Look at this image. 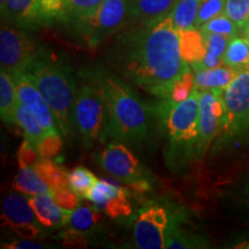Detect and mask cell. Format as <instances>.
Segmentation results:
<instances>
[{
  "instance_id": "1",
  "label": "cell",
  "mask_w": 249,
  "mask_h": 249,
  "mask_svg": "<svg viewBox=\"0 0 249 249\" xmlns=\"http://www.w3.org/2000/svg\"><path fill=\"white\" fill-rule=\"evenodd\" d=\"M110 62L127 81L161 99H169L174 81L191 71L180 53L172 13L132 31L114 50Z\"/></svg>"
},
{
  "instance_id": "2",
  "label": "cell",
  "mask_w": 249,
  "mask_h": 249,
  "mask_svg": "<svg viewBox=\"0 0 249 249\" xmlns=\"http://www.w3.org/2000/svg\"><path fill=\"white\" fill-rule=\"evenodd\" d=\"M85 76L101 90L107 103V140L133 147L143 144L150 133V118L134 90L104 67L87 70Z\"/></svg>"
},
{
  "instance_id": "3",
  "label": "cell",
  "mask_w": 249,
  "mask_h": 249,
  "mask_svg": "<svg viewBox=\"0 0 249 249\" xmlns=\"http://www.w3.org/2000/svg\"><path fill=\"white\" fill-rule=\"evenodd\" d=\"M31 82L53 112L59 132L68 136L74 130V104L77 93L71 70L42 52L26 71Z\"/></svg>"
},
{
  "instance_id": "4",
  "label": "cell",
  "mask_w": 249,
  "mask_h": 249,
  "mask_svg": "<svg viewBox=\"0 0 249 249\" xmlns=\"http://www.w3.org/2000/svg\"><path fill=\"white\" fill-rule=\"evenodd\" d=\"M200 90L194 88L186 101L174 103L163 99L158 104L155 114L157 116L161 128L169 138L171 160L177 157H197L196 145L198 140V119H200Z\"/></svg>"
},
{
  "instance_id": "5",
  "label": "cell",
  "mask_w": 249,
  "mask_h": 249,
  "mask_svg": "<svg viewBox=\"0 0 249 249\" xmlns=\"http://www.w3.org/2000/svg\"><path fill=\"white\" fill-rule=\"evenodd\" d=\"M107 107L101 90L91 82L77 89L74 104V129L79 133L86 148L107 141Z\"/></svg>"
},
{
  "instance_id": "6",
  "label": "cell",
  "mask_w": 249,
  "mask_h": 249,
  "mask_svg": "<svg viewBox=\"0 0 249 249\" xmlns=\"http://www.w3.org/2000/svg\"><path fill=\"white\" fill-rule=\"evenodd\" d=\"M35 40L23 28L1 21L0 29V64L1 71L13 79L26 73L38 57Z\"/></svg>"
},
{
  "instance_id": "7",
  "label": "cell",
  "mask_w": 249,
  "mask_h": 249,
  "mask_svg": "<svg viewBox=\"0 0 249 249\" xmlns=\"http://www.w3.org/2000/svg\"><path fill=\"white\" fill-rule=\"evenodd\" d=\"M225 107L226 138L247 134L249 127V67L239 71L222 95Z\"/></svg>"
},
{
  "instance_id": "8",
  "label": "cell",
  "mask_w": 249,
  "mask_h": 249,
  "mask_svg": "<svg viewBox=\"0 0 249 249\" xmlns=\"http://www.w3.org/2000/svg\"><path fill=\"white\" fill-rule=\"evenodd\" d=\"M127 20L128 0H105L95 14L77 23L89 44L96 46L119 30Z\"/></svg>"
},
{
  "instance_id": "9",
  "label": "cell",
  "mask_w": 249,
  "mask_h": 249,
  "mask_svg": "<svg viewBox=\"0 0 249 249\" xmlns=\"http://www.w3.org/2000/svg\"><path fill=\"white\" fill-rule=\"evenodd\" d=\"M224 90H202L200 91V119L196 156L201 157L219 134L225 124V107L223 103Z\"/></svg>"
},
{
  "instance_id": "10",
  "label": "cell",
  "mask_w": 249,
  "mask_h": 249,
  "mask_svg": "<svg viewBox=\"0 0 249 249\" xmlns=\"http://www.w3.org/2000/svg\"><path fill=\"white\" fill-rule=\"evenodd\" d=\"M170 216L165 208L158 204L143 208L136 217L133 229V240L136 248H166V232Z\"/></svg>"
},
{
  "instance_id": "11",
  "label": "cell",
  "mask_w": 249,
  "mask_h": 249,
  "mask_svg": "<svg viewBox=\"0 0 249 249\" xmlns=\"http://www.w3.org/2000/svg\"><path fill=\"white\" fill-rule=\"evenodd\" d=\"M96 161L103 170L127 185L147 179L138 158L126 144L112 141L99 152Z\"/></svg>"
},
{
  "instance_id": "12",
  "label": "cell",
  "mask_w": 249,
  "mask_h": 249,
  "mask_svg": "<svg viewBox=\"0 0 249 249\" xmlns=\"http://www.w3.org/2000/svg\"><path fill=\"white\" fill-rule=\"evenodd\" d=\"M2 226L12 230L15 234L26 239L37 238L42 230L29 198L20 193H9L2 203Z\"/></svg>"
},
{
  "instance_id": "13",
  "label": "cell",
  "mask_w": 249,
  "mask_h": 249,
  "mask_svg": "<svg viewBox=\"0 0 249 249\" xmlns=\"http://www.w3.org/2000/svg\"><path fill=\"white\" fill-rule=\"evenodd\" d=\"M13 80L17 86L18 104L24 105L33 112L46 134L58 132L59 129L53 112L27 74H21Z\"/></svg>"
},
{
  "instance_id": "14",
  "label": "cell",
  "mask_w": 249,
  "mask_h": 249,
  "mask_svg": "<svg viewBox=\"0 0 249 249\" xmlns=\"http://www.w3.org/2000/svg\"><path fill=\"white\" fill-rule=\"evenodd\" d=\"M179 0H128V20L147 26L166 18Z\"/></svg>"
},
{
  "instance_id": "15",
  "label": "cell",
  "mask_w": 249,
  "mask_h": 249,
  "mask_svg": "<svg viewBox=\"0 0 249 249\" xmlns=\"http://www.w3.org/2000/svg\"><path fill=\"white\" fill-rule=\"evenodd\" d=\"M29 202L42 226L55 229L71 223L73 211L59 207L52 197L51 193L29 196Z\"/></svg>"
},
{
  "instance_id": "16",
  "label": "cell",
  "mask_w": 249,
  "mask_h": 249,
  "mask_svg": "<svg viewBox=\"0 0 249 249\" xmlns=\"http://www.w3.org/2000/svg\"><path fill=\"white\" fill-rule=\"evenodd\" d=\"M1 9V21L20 28H33L42 22L37 0H5Z\"/></svg>"
},
{
  "instance_id": "17",
  "label": "cell",
  "mask_w": 249,
  "mask_h": 249,
  "mask_svg": "<svg viewBox=\"0 0 249 249\" xmlns=\"http://www.w3.org/2000/svg\"><path fill=\"white\" fill-rule=\"evenodd\" d=\"M238 71L227 66L205 68L194 71L195 88L197 90H225Z\"/></svg>"
},
{
  "instance_id": "18",
  "label": "cell",
  "mask_w": 249,
  "mask_h": 249,
  "mask_svg": "<svg viewBox=\"0 0 249 249\" xmlns=\"http://www.w3.org/2000/svg\"><path fill=\"white\" fill-rule=\"evenodd\" d=\"M179 45L180 53L185 61L188 64L201 61L207 53L204 35L200 28H191V29L180 30Z\"/></svg>"
},
{
  "instance_id": "19",
  "label": "cell",
  "mask_w": 249,
  "mask_h": 249,
  "mask_svg": "<svg viewBox=\"0 0 249 249\" xmlns=\"http://www.w3.org/2000/svg\"><path fill=\"white\" fill-rule=\"evenodd\" d=\"M202 33L204 35L205 45H207V53L201 61L191 65L194 71L222 66L224 54H225L227 45L231 39L226 36L219 35V34L204 33V31Z\"/></svg>"
},
{
  "instance_id": "20",
  "label": "cell",
  "mask_w": 249,
  "mask_h": 249,
  "mask_svg": "<svg viewBox=\"0 0 249 249\" xmlns=\"http://www.w3.org/2000/svg\"><path fill=\"white\" fill-rule=\"evenodd\" d=\"M18 105L17 86L7 71L0 73V114L2 123L17 124V108Z\"/></svg>"
},
{
  "instance_id": "21",
  "label": "cell",
  "mask_w": 249,
  "mask_h": 249,
  "mask_svg": "<svg viewBox=\"0 0 249 249\" xmlns=\"http://www.w3.org/2000/svg\"><path fill=\"white\" fill-rule=\"evenodd\" d=\"M208 241L202 236L187 232L180 229L176 220L171 222L166 232V248L187 249V248H207Z\"/></svg>"
},
{
  "instance_id": "22",
  "label": "cell",
  "mask_w": 249,
  "mask_h": 249,
  "mask_svg": "<svg viewBox=\"0 0 249 249\" xmlns=\"http://www.w3.org/2000/svg\"><path fill=\"white\" fill-rule=\"evenodd\" d=\"M14 188L17 192L28 196H35L52 193L48 183L38 176L34 167L20 169L14 180Z\"/></svg>"
},
{
  "instance_id": "23",
  "label": "cell",
  "mask_w": 249,
  "mask_h": 249,
  "mask_svg": "<svg viewBox=\"0 0 249 249\" xmlns=\"http://www.w3.org/2000/svg\"><path fill=\"white\" fill-rule=\"evenodd\" d=\"M223 65L236 71L249 67V42L246 37L235 36L230 39Z\"/></svg>"
},
{
  "instance_id": "24",
  "label": "cell",
  "mask_w": 249,
  "mask_h": 249,
  "mask_svg": "<svg viewBox=\"0 0 249 249\" xmlns=\"http://www.w3.org/2000/svg\"><path fill=\"white\" fill-rule=\"evenodd\" d=\"M34 169L52 191L60 187H68V173L66 170L52 160L40 158Z\"/></svg>"
},
{
  "instance_id": "25",
  "label": "cell",
  "mask_w": 249,
  "mask_h": 249,
  "mask_svg": "<svg viewBox=\"0 0 249 249\" xmlns=\"http://www.w3.org/2000/svg\"><path fill=\"white\" fill-rule=\"evenodd\" d=\"M202 1L203 0H179L172 12L173 23L177 30L196 27V18Z\"/></svg>"
},
{
  "instance_id": "26",
  "label": "cell",
  "mask_w": 249,
  "mask_h": 249,
  "mask_svg": "<svg viewBox=\"0 0 249 249\" xmlns=\"http://www.w3.org/2000/svg\"><path fill=\"white\" fill-rule=\"evenodd\" d=\"M17 126L22 129L24 138L30 140L36 145L46 135L44 128L33 112L22 104H18L17 108Z\"/></svg>"
},
{
  "instance_id": "27",
  "label": "cell",
  "mask_w": 249,
  "mask_h": 249,
  "mask_svg": "<svg viewBox=\"0 0 249 249\" xmlns=\"http://www.w3.org/2000/svg\"><path fill=\"white\" fill-rule=\"evenodd\" d=\"M124 189H126L124 187L116 181H112V180H97L92 188L90 189L88 195H87V200L91 202L97 209L103 210V207L110 198L119 195Z\"/></svg>"
},
{
  "instance_id": "28",
  "label": "cell",
  "mask_w": 249,
  "mask_h": 249,
  "mask_svg": "<svg viewBox=\"0 0 249 249\" xmlns=\"http://www.w3.org/2000/svg\"><path fill=\"white\" fill-rule=\"evenodd\" d=\"M97 180L91 171L83 166H76L68 172V187L80 198H87V195Z\"/></svg>"
},
{
  "instance_id": "29",
  "label": "cell",
  "mask_w": 249,
  "mask_h": 249,
  "mask_svg": "<svg viewBox=\"0 0 249 249\" xmlns=\"http://www.w3.org/2000/svg\"><path fill=\"white\" fill-rule=\"evenodd\" d=\"M99 209L93 205H85V207H79L73 211L71 218V225L75 229L83 232L93 231L98 226L101 222V213Z\"/></svg>"
},
{
  "instance_id": "30",
  "label": "cell",
  "mask_w": 249,
  "mask_h": 249,
  "mask_svg": "<svg viewBox=\"0 0 249 249\" xmlns=\"http://www.w3.org/2000/svg\"><path fill=\"white\" fill-rule=\"evenodd\" d=\"M105 0H67V17L74 21L86 20L98 11Z\"/></svg>"
},
{
  "instance_id": "31",
  "label": "cell",
  "mask_w": 249,
  "mask_h": 249,
  "mask_svg": "<svg viewBox=\"0 0 249 249\" xmlns=\"http://www.w3.org/2000/svg\"><path fill=\"white\" fill-rule=\"evenodd\" d=\"M200 29L204 33L219 34V35L226 36L229 38H233V37L238 36L240 27L234 21H232L226 14H222L202 24Z\"/></svg>"
},
{
  "instance_id": "32",
  "label": "cell",
  "mask_w": 249,
  "mask_h": 249,
  "mask_svg": "<svg viewBox=\"0 0 249 249\" xmlns=\"http://www.w3.org/2000/svg\"><path fill=\"white\" fill-rule=\"evenodd\" d=\"M103 211L110 218L128 217L132 213L128 189H124L119 195L110 198L103 207Z\"/></svg>"
},
{
  "instance_id": "33",
  "label": "cell",
  "mask_w": 249,
  "mask_h": 249,
  "mask_svg": "<svg viewBox=\"0 0 249 249\" xmlns=\"http://www.w3.org/2000/svg\"><path fill=\"white\" fill-rule=\"evenodd\" d=\"M40 21L60 20L67 17V0H37Z\"/></svg>"
},
{
  "instance_id": "34",
  "label": "cell",
  "mask_w": 249,
  "mask_h": 249,
  "mask_svg": "<svg viewBox=\"0 0 249 249\" xmlns=\"http://www.w3.org/2000/svg\"><path fill=\"white\" fill-rule=\"evenodd\" d=\"M195 88V79L192 71H186L181 76L174 81L172 89L170 92V101L174 103H180L186 101L191 96Z\"/></svg>"
},
{
  "instance_id": "35",
  "label": "cell",
  "mask_w": 249,
  "mask_h": 249,
  "mask_svg": "<svg viewBox=\"0 0 249 249\" xmlns=\"http://www.w3.org/2000/svg\"><path fill=\"white\" fill-rule=\"evenodd\" d=\"M224 14L242 29L249 22V0H226Z\"/></svg>"
},
{
  "instance_id": "36",
  "label": "cell",
  "mask_w": 249,
  "mask_h": 249,
  "mask_svg": "<svg viewBox=\"0 0 249 249\" xmlns=\"http://www.w3.org/2000/svg\"><path fill=\"white\" fill-rule=\"evenodd\" d=\"M62 147H64V142L59 132L46 134L37 144L40 158H45V160H52L57 157L61 152Z\"/></svg>"
},
{
  "instance_id": "37",
  "label": "cell",
  "mask_w": 249,
  "mask_h": 249,
  "mask_svg": "<svg viewBox=\"0 0 249 249\" xmlns=\"http://www.w3.org/2000/svg\"><path fill=\"white\" fill-rule=\"evenodd\" d=\"M226 0H203L196 18V28H200L211 18L222 15L225 12Z\"/></svg>"
},
{
  "instance_id": "38",
  "label": "cell",
  "mask_w": 249,
  "mask_h": 249,
  "mask_svg": "<svg viewBox=\"0 0 249 249\" xmlns=\"http://www.w3.org/2000/svg\"><path fill=\"white\" fill-rule=\"evenodd\" d=\"M17 157L20 169L34 167L37 161L40 160L37 145L26 138H24L22 143H21L20 148H18Z\"/></svg>"
},
{
  "instance_id": "39",
  "label": "cell",
  "mask_w": 249,
  "mask_h": 249,
  "mask_svg": "<svg viewBox=\"0 0 249 249\" xmlns=\"http://www.w3.org/2000/svg\"><path fill=\"white\" fill-rule=\"evenodd\" d=\"M52 197L59 207L74 211L80 205V197L68 187H60L52 191Z\"/></svg>"
},
{
  "instance_id": "40",
  "label": "cell",
  "mask_w": 249,
  "mask_h": 249,
  "mask_svg": "<svg viewBox=\"0 0 249 249\" xmlns=\"http://www.w3.org/2000/svg\"><path fill=\"white\" fill-rule=\"evenodd\" d=\"M61 240L64 246L70 248H76L82 249L88 247V236H87L86 232L80 231V230L75 229V227H70L66 231L61 233Z\"/></svg>"
},
{
  "instance_id": "41",
  "label": "cell",
  "mask_w": 249,
  "mask_h": 249,
  "mask_svg": "<svg viewBox=\"0 0 249 249\" xmlns=\"http://www.w3.org/2000/svg\"><path fill=\"white\" fill-rule=\"evenodd\" d=\"M2 248L6 249H40L43 248V245L35 242L30 239L24 238L21 241H13L9 242V244H5L2 246Z\"/></svg>"
},
{
  "instance_id": "42",
  "label": "cell",
  "mask_w": 249,
  "mask_h": 249,
  "mask_svg": "<svg viewBox=\"0 0 249 249\" xmlns=\"http://www.w3.org/2000/svg\"><path fill=\"white\" fill-rule=\"evenodd\" d=\"M128 188L134 193H136V194H144V193L150 191L151 185L148 179H143L140 180V181L130 183V185H128Z\"/></svg>"
},
{
  "instance_id": "43",
  "label": "cell",
  "mask_w": 249,
  "mask_h": 249,
  "mask_svg": "<svg viewBox=\"0 0 249 249\" xmlns=\"http://www.w3.org/2000/svg\"><path fill=\"white\" fill-rule=\"evenodd\" d=\"M241 30H242V35H244V37H246L249 42V22L246 24V26L242 28Z\"/></svg>"
},
{
  "instance_id": "44",
  "label": "cell",
  "mask_w": 249,
  "mask_h": 249,
  "mask_svg": "<svg viewBox=\"0 0 249 249\" xmlns=\"http://www.w3.org/2000/svg\"><path fill=\"white\" fill-rule=\"evenodd\" d=\"M245 195H246V198H247L248 203H249V183L247 185V187H246L245 189Z\"/></svg>"
},
{
  "instance_id": "45",
  "label": "cell",
  "mask_w": 249,
  "mask_h": 249,
  "mask_svg": "<svg viewBox=\"0 0 249 249\" xmlns=\"http://www.w3.org/2000/svg\"><path fill=\"white\" fill-rule=\"evenodd\" d=\"M247 134H249V127H248V132H247Z\"/></svg>"
}]
</instances>
